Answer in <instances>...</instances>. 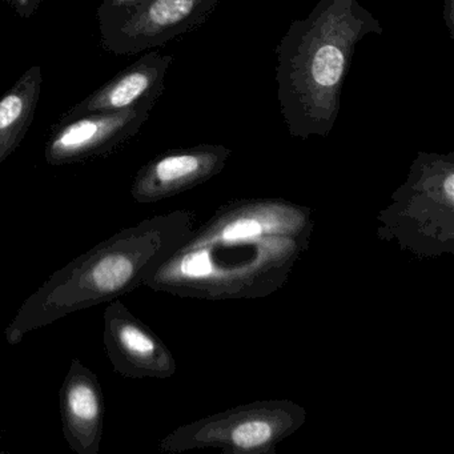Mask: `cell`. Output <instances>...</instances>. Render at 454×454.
Masks as SVG:
<instances>
[{
	"label": "cell",
	"mask_w": 454,
	"mask_h": 454,
	"mask_svg": "<svg viewBox=\"0 0 454 454\" xmlns=\"http://www.w3.org/2000/svg\"><path fill=\"white\" fill-rule=\"evenodd\" d=\"M172 62V55L145 52L137 62L116 74L111 81L63 114L59 121L91 114L118 113L145 103L156 105L166 89L164 81Z\"/></svg>",
	"instance_id": "obj_10"
},
{
	"label": "cell",
	"mask_w": 454,
	"mask_h": 454,
	"mask_svg": "<svg viewBox=\"0 0 454 454\" xmlns=\"http://www.w3.org/2000/svg\"><path fill=\"white\" fill-rule=\"evenodd\" d=\"M145 2L147 0H103L102 4L98 7V26L105 27V26L111 25Z\"/></svg>",
	"instance_id": "obj_13"
},
{
	"label": "cell",
	"mask_w": 454,
	"mask_h": 454,
	"mask_svg": "<svg viewBox=\"0 0 454 454\" xmlns=\"http://www.w3.org/2000/svg\"><path fill=\"white\" fill-rule=\"evenodd\" d=\"M382 33L360 0H320L307 18L291 23L276 47L275 79L292 137H329L358 43Z\"/></svg>",
	"instance_id": "obj_2"
},
{
	"label": "cell",
	"mask_w": 454,
	"mask_h": 454,
	"mask_svg": "<svg viewBox=\"0 0 454 454\" xmlns=\"http://www.w3.org/2000/svg\"><path fill=\"white\" fill-rule=\"evenodd\" d=\"M222 0H147L99 27L100 46L114 55H137L201 27Z\"/></svg>",
	"instance_id": "obj_6"
},
{
	"label": "cell",
	"mask_w": 454,
	"mask_h": 454,
	"mask_svg": "<svg viewBox=\"0 0 454 454\" xmlns=\"http://www.w3.org/2000/svg\"><path fill=\"white\" fill-rule=\"evenodd\" d=\"M305 419L307 411L294 401H254L182 425L159 446L168 453L204 448L231 454L273 453L278 443L304 425Z\"/></svg>",
	"instance_id": "obj_5"
},
{
	"label": "cell",
	"mask_w": 454,
	"mask_h": 454,
	"mask_svg": "<svg viewBox=\"0 0 454 454\" xmlns=\"http://www.w3.org/2000/svg\"><path fill=\"white\" fill-rule=\"evenodd\" d=\"M312 211L278 199L225 204L143 286L192 299H254L284 286L312 235Z\"/></svg>",
	"instance_id": "obj_1"
},
{
	"label": "cell",
	"mask_w": 454,
	"mask_h": 454,
	"mask_svg": "<svg viewBox=\"0 0 454 454\" xmlns=\"http://www.w3.org/2000/svg\"><path fill=\"white\" fill-rule=\"evenodd\" d=\"M0 2L7 4L18 17L30 20L39 12L46 0H0Z\"/></svg>",
	"instance_id": "obj_14"
},
{
	"label": "cell",
	"mask_w": 454,
	"mask_h": 454,
	"mask_svg": "<svg viewBox=\"0 0 454 454\" xmlns=\"http://www.w3.org/2000/svg\"><path fill=\"white\" fill-rule=\"evenodd\" d=\"M443 20L450 38L454 39V0H443Z\"/></svg>",
	"instance_id": "obj_15"
},
{
	"label": "cell",
	"mask_w": 454,
	"mask_h": 454,
	"mask_svg": "<svg viewBox=\"0 0 454 454\" xmlns=\"http://www.w3.org/2000/svg\"><path fill=\"white\" fill-rule=\"evenodd\" d=\"M153 107L155 103H145L118 113L59 121L50 131L44 159L50 166L62 167L110 155L139 134Z\"/></svg>",
	"instance_id": "obj_7"
},
{
	"label": "cell",
	"mask_w": 454,
	"mask_h": 454,
	"mask_svg": "<svg viewBox=\"0 0 454 454\" xmlns=\"http://www.w3.org/2000/svg\"><path fill=\"white\" fill-rule=\"evenodd\" d=\"M103 318V342L116 373L131 380H167L176 373L171 350L123 302L113 300Z\"/></svg>",
	"instance_id": "obj_8"
},
{
	"label": "cell",
	"mask_w": 454,
	"mask_h": 454,
	"mask_svg": "<svg viewBox=\"0 0 454 454\" xmlns=\"http://www.w3.org/2000/svg\"><path fill=\"white\" fill-rule=\"evenodd\" d=\"M63 435L76 454H98L105 427V395L97 374L73 358L59 390Z\"/></svg>",
	"instance_id": "obj_11"
},
{
	"label": "cell",
	"mask_w": 454,
	"mask_h": 454,
	"mask_svg": "<svg viewBox=\"0 0 454 454\" xmlns=\"http://www.w3.org/2000/svg\"><path fill=\"white\" fill-rule=\"evenodd\" d=\"M43 86L41 66H31L0 98V164L18 150L35 118Z\"/></svg>",
	"instance_id": "obj_12"
},
{
	"label": "cell",
	"mask_w": 454,
	"mask_h": 454,
	"mask_svg": "<svg viewBox=\"0 0 454 454\" xmlns=\"http://www.w3.org/2000/svg\"><path fill=\"white\" fill-rule=\"evenodd\" d=\"M231 155L230 148L219 145L175 148L159 153L135 175L131 196L139 204L174 198L219 175Z\"/></svg>",
	"instance_id": "obj_9"
},
{
	"label": "cell",
	"mask_w": 454,
	"mask_h": 454,
	"mask_svg": "<svg viewBox=\"0 0 454 454\" xmlns=\"http://www.w3.org/2000/svg\"><path fill=\"white\" fill-rule=\"evenodd\" d=\"M379 236L419 257L454 251V153L419 151L379 215Z\"/></svg>",
	"instance_id": "obj_4"
},
{
	"label": "cell",
	"mask_w": 454,
	"mask_h": 454,
	"mask_svg": "<svg viewBox=\"0 0 454 454\" xmlns=\"http://www.w3.org/2000/svg\"><path fill=\"white\" fill-rule=\"evenodd\" d=\"M196 214L179 209L118 231L52 273L18 310L4 331L10 345L71 313L135 291L195 228Z\"/></svg>",
	"instance_id": "obj_3"
}]
</instances>
